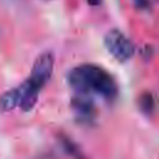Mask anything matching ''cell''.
<instances>
[{
  "mask_svg": "<svg viewBox=\"0 0 159 159\" xmlns=\"http://www.w3.org/2000/svg\"><path fill=\"white\" fill-rule=\"evenodd\" d=\"M134 4L138 9H145L148 6V0H134Z\"/></svg>",
  "mask_w": 159,
  "mask_h": 159,
  "instance_id": "cell-8",
  "label": "cell"
},
{
  "mask_svg": "<svg viewBox=\"0 0 159 159\" xmlns=\"http://www.w3.org/2000/svg\"><path fill=\"white\" fill-rule=\"evenodd\" d=\"M104 46L107 51L118 61L125 62L134 55V45L118 29H112L104 35Z\"/></svg>",
  "mask_w": 159,
  "mask_h": 159,
  "instance_id": "cell-2",
  "label": "cell"
},
{
  "mask_svg": "<svg viewBox=\"0 0 159 159\" xmlns=\"http://www.w3.org/2000/svg\"><path fill=\"white\" fill-rule=\"evenodd\" d=\"M17 88H19V94H20L19 107L22 111H30L36 104L41 88L35 86L29 78L24 83H21Z\"/></svg>",
  "mask_w": 159,
  "mask_h": 159,
  "instance_id": "cell-4",
  "label": "cell"
},
{
  "mask_svg": "<svg viewBox=\"0 0 159 159\" xmlns=\"http://www.w3.org/2000/svg\"><path fill=\"white\" fill-rule=\"evenodd\" d=\"M52 70H53V56L51 52H43L35 60L29 80L39 88H42L51 78Z\"/></svg>",
  "mask_w": 159,
  "mask_h": 159,
  "instance_id": "cell-3",
  "label": "cell"
},
{
  "mask_svg": "<svg viewBox=\"0 0 159 159\" xmlns=\"http://www.w3.org/2000/svg\"><path fill=\"white\" fill-rule=\"evenodd\" d=\"M138 106L144 114H148V116L152 114L155 108V99H154L153 94L149 92H144L143 94H140V97L138 99Z\"/></svg>",
  "mask_w": 159,
  "mask_h": 159,
  "instance_id": "cell-7",
  "label": "cell"
},
{
  "mask_svg": "<svg viewBox=\"0 0 159 159\" xmlns=\"http://www.w3.org/2000/svg\"><path fill=\"white\" fill-rule=\"evenodd\" d=\"M19 88H12L0 96V111L1 112H9L14 109L15 107H19Z\"/></svg>",
  "mask_w": 159,
  "mask_h": 159,
  "instance_id": "cell-6",
  "label": "cell"
},
{
  "mask_svg": "<svg viewBox=\"0 0 159 159\" xmlns=\"http://www.w3.org/2000/svg\"><path fill=\"white\" fill-rule=\"evenodd\" d=\"M70 86L77 93L94 92L107 99L117 96V84L108 71L93 63H84L72 68L68 73Z\"/></svg>",
  "mask_w": 159,
  "mask_h": 159,
  "instance_id": "cell-1",
  "label": "cell"
},
{
  "mask_svg": "<svg viewBox=\"0 0 159 159\" xmlns=\"http://www.w3.org/2000/svg\"><path fill=\"white\" fill-rule=\"evenodd\" d=\"M72 108L80 118L88 119L93 114V104L86 93H78L72 99Z\"/></svg>",
  "mask_w": 159,
  "mask_h": 159,
  "instance_id": "cell-5",
  "label": "cell"
},
{
  "mask_svg": "<svg viewBox=\"0 0 159 159\" xmlns=\"http://www.w3.org/2000/svg\"><path fill=\"white\" fill-rule=\"evenodd\" d=\"M101 1H102V0H87V2H88L89 5H99Z\"/></svg>",
  "mask_w": 159,
  "mask_h": 159,
  "instance_id": "cell-9",
  "label": "cell"
},
{
  "mask_svg": "<svg viewBox=\"0 0 159 159\" xmlns=\"http://www.w3.org/2000/svg\"><path fill=\"white\" fill-rule=\"evenodd\" d=\"M48 1H51V0H48Z\"/></svg>",
  "mask_w": 159,
  "mask_h": 159,
  "instance_id": "cell-10",
  "label": "cell"
}]
</instances>
